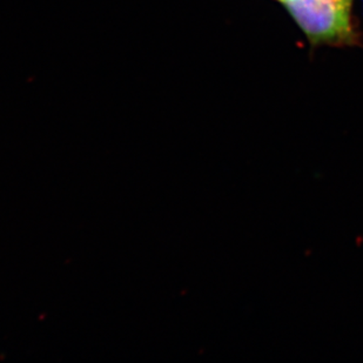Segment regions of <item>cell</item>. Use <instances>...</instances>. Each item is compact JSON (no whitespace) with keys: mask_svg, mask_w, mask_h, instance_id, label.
<instances>
[{"mask_svg":"<svg viewBox=\"0 0 363 363\" xmlns=\"http://www.w3.org/2000/svg\"><path fill=\"white\" fill-rule=\"evenodd\" d=\"M291 17L314 45L348 46L359 43L348 0H284Z\"/></svg>","mask_w":363,"mask_h":363,"instance_id":"obj_1","label":"cell"},{"mask_svg":"<svg viewBox=\"0 0 363 363\" xmlns=\"http://www.w3.org/2000/svg\"><path fill=\"white\" fill-rule=\"evenodd\" d=\"M280 1H282V3H284V0H280Z\"/></svg>","mask_w":363,"mask_h":363,"instance_id":"obj_2","label":"cell"},{"mask_svg":"<svg viewBox=\"0 0 363 363\" xmlns=\"http://www.w3.org/2000/svg\"><path fill=\"white\" fill-rule=\"evenodd\" d=\"M348 1H352V0H348Z\"/></svg>","mask_w":363,"mask_h":363,"instance_id":"obj_3","label":"cell"}]
</instances>
